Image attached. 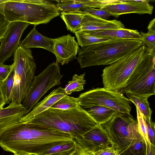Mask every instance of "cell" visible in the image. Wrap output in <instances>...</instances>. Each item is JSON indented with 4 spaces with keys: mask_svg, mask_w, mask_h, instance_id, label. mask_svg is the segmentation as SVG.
<instances>
[{
    "mask_svg": "<svg viewBox=\"0 0 155 155\" xmlns=\"http://www.w3.org/2000/svg\"><path fill=\"white\" fill-rule=\"evenodd\" d=\"M73 139L67 133L20 122L1 134L0 146L14 154L41 155L50 147Z\"/></svg>",
    "mask_w": 155,
    "mask_h": 155,
    "instance_id": "obj_1",
    "label": "cell"
},
{
    "mask_svg": "<svg viewBox=\"0 0 155 155\" xmlns=\"http://www.w3.org/2000/svg\"><path fill=\"white\" fill-rule=\"evenodd\" d=\"M25 123L67 133L74 138L98 124L79 104L66 110L49 108Z\"/></svg>",
    "mask_w": 155,
    "mask_h": 155,
    "instance_id": "obj_2",
    "label": "cell"
},
{
    "mask_svg": "<svg viewBox=\"0 0 155 155\" xmlns=\"http://www.w3.org/2000/svg\"><path fill=\"white\" fill-rule=\"evenodd\" d=\"M0 14L9 22L46 24L60 15L55 5L44 0H0Z\"/></svg>",
    "mask_w": 155,
    "mask_h": 155,
    "instance_id": "obj_3",
    "label": "cell"
},
{
    "mask_svg": "<svg viewBox=\"0 0 155 155\" xmlns=\"http://www.w3.org/2000/svg\"><path fill=\"white\" fill-rule=\"evenodd\" d=\"M143 45L140 40L112 39L81 47L77 61L81 68L109 65Z\"/></svg>",
    "mask_w": 155,
    "mask_h": 155,
    "instance_id": "obj_4",
    "label": "cell"
},
{
    "mask_svg": "<svg viewBox=\"0 0 155 155\" xmlns=\"http://www.w3.org/2000/svg\"><path fill=\"white\" fill-rule=\"evenodd\" d=\"M13 87L11 102L21 104L33 81L36 65L30 49L19 46L14 54Z\"/></svg>",
    "mask_w": 155,
    "mask_h": 155,
    "instance_id": "obj_5",
    "label": "cell"
},
{
    "mask_svg": "<svg viewBox=\"0 0 155 155\" xmlns=\"http://www.w3.org/2000/svg\"><path fill=\"white\" fill-rule=\"evenodd\" d=\"M147 51V48L143 45L106 67L101 75L104 87L118 91L122 89L146 54Z\"/></svg>",
    "mask_w": 155,
    "mask_h": 155,
    "instance_id": "obj_6",
    "label": "cell"
},
{
    "mask_svg": "<svg viewBox=\"0 0 155 155\" xmlns=\"http://www.w3.org/2000/svg\"><path fill=\"white\" fill-rule=\"evenodd\" d=\"M155 51L147 49L146 54L122 89V92L147 98L155 95Z\"/></svg>",
    "mask_w": 155,
    "mask_h": 155,
    "instance_id": "obj_7",
    "label": "cell"
},
{
    "mask_svg": "<svg viewBox=\"0 0 155 155\" xmlns=\"http://www.w3.org/2000/svg\"><path fill=\"white\" fill-rule=\"evenodd\" d=\"M101 125L107 132L111 146L119 154L139 132L137 121L130 114L116 112L109 120Z\"/></svg>",
    "mask_w": 155,
    "mask_h": 155,
    "instance_id": "obj_8",
    "label": "cell"
},
{
    "mask_svg": "<svg viewBox=\"0 0 155 155\" xmlns=\"http://www.w3.org/2000/svg\"><path fill=\"white\" fill-rule=\"evenodd\" d=\"M79 104L88 108L101 106L110 108L116 112L130 114V101L118 91L104 88L93 89L80 94Z\"/></svg>",
    "mask_w": 155,
    "mask_h": 155,
    "instance_id": "obj_9",
    "label": "cell"
},
{
    "mask_svg": "<svg viewBox=\"0 0 155 155\" xmlns=\"http://www.w3.org/2000/svg\"><path fill=\"white\" fill-rule=\"evenodd\" d=\"M63 76L58 64L55 62L50 64L38 75L35 76L31 86L21 103L26 110L25 115L31 110L49 90L61 83Z\"/></svg>",
    "mask_w": 155,
    "mask_h": 155,
    "instance_id": "obj_10",
    "label": "cell"
},
{
    "mask_svg": "<svg viewBox=\"0 0 155 155\" xmlns=\"http://www.w3.org/2000/svg\"><path fill=\"white\" fill-rule=\"evenodd\" d=\"M30 25L20 21L10 22L4 36L0 39V64H3L14 54L19 46L23 31Z\"/></svg>",
    "mask_w": 155,
    "mask_h": 155,
    "instance_id": "obj_11",
    "label": "cell"
},
{
    "mask_svg": "<svg viewBox=\"0 0 155 155\" xmlns=\"http://www.w3.org/2000/svg\"><path fill=\"white\" fill-rule=\"evenodd\" d=\"M74 140L84 150L92 153L110 146L111 144L106 130L99 124Z\"/></svg>",
    "mask_w": 155,
    "mask_h": 155,
    "instance_id": "obj_12",
    "label": "cell"
},
{
    "mask_svg": "<svg viewBox=\"0 0 155 155\" xmlns=\"http://www.w3.org/2000/svg\"><path fill=\"white\" fill-rule=\"evenodd\" d=\"M51 39V52L55 56L57 63L63 65L77 58L80 49L74 37L68 34Z\"/></svg>",
    "mask_w": 155,
    "mask_h": 155,
    "instance_id": "obj_13",
    "label": "cell"
},
{
    "mask_svg": "<svg viewBox=\"0 0 155 155\" xmlns=\"http://www.w3.org/2000/svg\"><path fill=\"white\" fill-rule=\"evenodd\" d=\"M150 0H120L118 3L108 4L102 9L110 15L116 18L120 15L131 13L140 15L148 14L151 15L153 6L150 4Z\"/></svg>",
    "mask_w": 155,
    "mask_h": 155,
    "instance_id": "obj_14",
    "label": "cell"
},
{
    "mask_svg": "<svg viewBox=\"0 0 155 155\" xmlns=\"http://www.w3.org/2000/svg\"><path fill=\"white\" fill-rule=\"evenodd\" d=\"M26 111L21 104L13 101L8 106L0 110V136L8 129L20 122Z\"/></svg>",
    "mask_w": 155,
    "mask_h": 155,
    "instance_id": "obj_15",
    "label": "cell"
},
{
    "mask_svg": "<svg viewBox=\"0 0 155 155\" xmlns=\"http://www.w3.org/2000/svg\"><path fill=\"white\" fill-rule=\"evenodd\" d=\"M81 24V28L80 31H94L125 28L124 25L120 21L104 20L87 14L84 15Z\"/></svg>",
    "mask_w": 155,
    "mask_h": 155,
    "instance_id": "obj_16",
    "label": "cell"
},
{
    "mask_svg": "<svg viewBox=\"0 0 155 155\" xmlns=\"http://www.w3.org/2000/svg\"><path fill=\"white\" fill-rule=\"evenodd\" d=\"M68 95L64 88L61 87L54 90L33 108L28 113L22 117L20 122L25 123L36 115L50 108L58 101Z\"/></svg>",
    "mask_w": 155,
    "mask_h": 155,
    "instance_id": "obj_17",
    "label": "cell"
},
{
    "mask_svg": "<svg viewBox=\"0 0 155 155\" xmlns=\"http://www.w3.org/2000/svg\"><path fill=\"white\" fill-rule=\"evenodd\" d=\"M56 5L60 12L80 9L87 8H102L106 5L112 4L114 0H57Z\"/></svg>",
    "mask_w": 155,
    "mask_h": 155,
    "instance_id": "obj_18",
    "label": "cell"
},
{
    "mask_svg": "<svg viewBox=\"0 0 155 155\" xmlns=\"http://www.w3.org/2000/svg\"><path fill=\"white\" fill-rule=\"evenodd\" d=\"M84 31L91 35L99 38L141 40L140 33L135 30L125 28Z\"/></svg>",
    "mask_w": 155,
    "mask_h": 155,
    "instance_id": "obj_19",
    "label": "cell"
},
{
    "mask_svg": "<svg viewBox=\"0 0 155 155\" xmlns=\"http://www.w3.org/2000/svg\"><path fill=\"white\" fill-rule=\"evenodd\" d=\"M34 26L25 38L19 45L26 49L41 48L51 52L52 41L51 38L45 36L40 33Z\"/></svg>",
    "mask_w": 155,
    "mask_h": 155,
    "instance_id": "obj_20",
    "label": "cell"
},
{
    "mask_svg": "<svg viewBox=\"0 0 155 155\" xmlns=\"http://www.w3.org/2000/svg\"><path fill=\"white\" fill-rule=\"evenodd\" d=\"M84 15L81 10L77 9L61 12L60 16L67 30L75 33L81 30V22Z\"/></svg>",
    "mask_w": 155,
    "mask_h": 155,
    "instance_id": "obj_21",
    "label": "cell"
},
{
    "mask_svg": "<svg viewBox=\"0 0 155 155\" xmlns=\"http://www.w3.org/2000/svg\"><path fill=\"white\" fill-rule=\"evenodd\" d=\"M86 110L95 121L102 124L109 120L113 117L116 111L104 106H97L87 108Z\"/></svg>",
    "mask_w": 155,
    "mask_h": 155,
    "instance_id": "obj_22",
    "label": "cell"
},
{
    "mask_svg": "<svg viewBox=\"0 0 155 155\" xmlns=\"http://www.w3.org/2000/svg\"><path fill=\"white\" fill-rule=\"evenodd\" d=\"M119 155H146V144L139 132L129 145Z\"/></svg>",
    "mask_w": 155,
    "mask_h": 155,
    "instance_id": "obj_23",
    "label": "cell"
},
{
    "mask_svg": "<svg viewBox=\"0 0 155 155\" xmlns=\"http://www.w3.org/2000/svg\"><path fill=\"white\" fill-rule=\"evenodd\" d=\"M126 95L130 101L135 104L145 119L148 121L151 120L152 111L150 107L148 98L130 94Z\"/></svg>",
    "mask_w": 155,
    "mask_h": 155,
    "instance_id": "obj_24",
    "label": "cell"
},
{
    "mask_svg": "<svg viewBox=\"0 0 155 155\" xmlns=\"http://www.w3.org/2000/svg\"><path fill=\"white\" fill-rule=\"evenodd\" d=\"M76 142L73 140L53 146L41 155H69L75 149Z\"/></svg>",
    "mask_w": 155,
    "mask_h": 155,
    "instance_id": "obj_25",
    "label": "cell"
},
{
    "mask_svg": "<svg viewBox=\"0 0 155 155\" xmlns=\"http://www.w3.org/2000/svg\"><path fill=\"white\" fill-rule=\"evenodd\" d=\"M75 34L78 45L81 47L89 46L113 39L96 37L87 34L84 31H77Z\"/></svg>",
    "mask_w": 155,
    "mask_h": 155,
    "instance_id": "obj_26",
    "label": "cell"
},
{
    "mask_svg": "<svg viewBox=\"0 0 155 155\" xmlns=\"http://www.w3.org/2000/svg\"><path fill=\"white\" fill-rule=\"evenodd\" d=\"M84 77L85 73L80 75L75 74L73 76L72 80L68 82L64 88L67 95L75 92L80 91L84 89V85L86 83Z\"/></svg>",
    "mask_w": 155,
    "mask_h": 155,
    "instance_id": "obj_27",
    "label": "cell"
},
{
    "mask_svg": "<svg viewBox=\"0 0 155 155\" xmlns=\"http://www.w3.org/2000/svg\"><path fill=\"white\" fill-rule=\"evenodd\" d=\"M14 72L13 69L7 78L1 82L2 92L7 103L11 102L10 96L14 85Z\"/></svg>",
    "mask_w": 155,
    "mask_h": 155,
    "instance_id": "obj_28",
    "label": "cell"
},
{
    "mask_svg": "<svg viewBox=\"0 0 155 155\" xmlns=\"http://www.w3.org/2000/svg\"><path fill=\"white\" fill-rule=\"evenodd\" d=\"M78 104V98L66 95L57 101L50 108L66 110Z\"/></svg>",
    "mask_w": 155,
    "mask_h": 155,
    "instance_id": "obj_29",
    "label": "cell"
},
{
    "mask_svg": "<svg viewBox=\"0 0 155 155\" xmlns=\"http://www.w3.org/2000/svg\"><path fill=\"white\" fill-rule=\"evenodd\" d=\"M148 32L140 33L143 45L149 50L155 51V28H147Z\"/></svg>",
    "mask_w": 155,
    "mask_h": 155,
    "instance_id": "obj_30",
    "label": "cell"
},
{
    "mask_svg": "<svg viewBox=\"0 0 155 155\" xmlns=\"http://www.w3.org/2000/svg\"><path fill=\"white\" fill-rule=\"evenodd\" d=\"M136 108L139 132L143 138L146 143V142H149L146 119L138 109L136 107Z\"/></svg>",
    "mask_w": 155,
    "mask_h": 155,
    "instance_id": "obj_31",
    "label": "cell"
},
{
    "mask_svg": "<svg viewBox=\"0 0 155 155\" xmlns=\"http://www.w3.org/2000/svg\"><path fill=\"white\" fill-rule=\"evenodd\" d=\"M84 14H89L107 20L110 16L109 13L102 8H87L81 9Z\"/></svg>",
    "mask_w": 155,
    "mask_h": 155,
    "instance_id": "obj_32",
    "label": "cell"
},
{
    "mask_svg": "<svg viewBox=\"0 0 155 155\" xmlns=\"http://www.w3.org/2000/svg\"><path fill=\"white\" fill-rule=\"evenodd\" d=\"M147 127V134L149 142L155 145V123L152 120L149 121L146 120Z\"/></svg>",
    "mask_w": 155,
    "mask_h": 155,
    "instance_id": "obj_33",
    "label": "cell"
},
{
    "mask_svg": "<svg viewBox=\"0 0 155 155\" xmlns=\"http://www.w3.org/2000/svg\"><path fill=\"white\" fill-rule=\"evenodd\" d=\"M13 64L7 65L0 64V82L4 80L13 68Z\"/></svg>",
    "mask_w": 155,
    "mask_h": 155,
    "instance_id": "obj_34",
    "label": "cell"
},
{
    "mask_svg": "<svg viewBox=\"0 0 155 155\" xmlns=\"http://www.w3.org/2000/svg\"><path fill=\"white\" fill-rule=\"evenodd\" d=\"M93 154L94 155H119L111 146L100 150Z\"/></svg>",
    "mask_w": 155,
    "mask_h": 155,
    "instance_id": "obj_35",
    "label": "cell"
},
{
    "mask_svg": "<svg viewBox=\"0 0 155 155\" xmlns=\"http://www.w3.org/2000/svg\"><path fill=\"white\" fill-rule=\"evenodd\" d=\"M10 23L0 14V39L4 36Z\"/></svg>",
    "mask_w": 155,
    "mask_h": 155,
    "instance_id": "obj_36",
    "label": "cell"
},
{
    "mask_svg": "<svg viewBox=\"0 0 155 155\" xmlns=\"http://www.w3.org/2000/svg\"><path fill=\"white\" fill-rule=\"evenodd\" d=\"M146 155H155V145L146 142Z\"/></svg>",
    "mask_w": 155,
    "mask_h": 155,
    "instance_id": "obj_37",
    "label": "cell"
},
{
    "mask_svg": "<svg viewBox=\"0 0 155 155\" xmlns=\"http://www.w3.org/2000/svg\"><path fill=\"white\" fill-rule=\"evenodd\" d=\"M1 85V82H0V110L4 108V107L6 103V101L2 92Z\"/></svg>",
    "mask_w": 155,
    "mask_h": 155,
    "instance_id": "obj_38",
    "label": "cell"
},
{
    "mask_svg": "<svg viewBox=\"0 0 155 155\" xmlns=\"http://www.w3.org/2000/svg\"><path fill=\"white\" fill-rule=\"evenodd\" d=\"M82 155H94L93 153L87 152L84 150Z\"/></svg>",
    "mask_w": 155,
    "mask_h": 155,
    "instance_id": "obj_39",
    "label": "cell"
},
{
    "mask_svg": "<svg viewBox=\"0 0 155 155\" xmlns=\"http://www.w3.org/2000/svg\"><path fill=\"white\" fill-rule=\"evenodd\" d=\"M69 155H77L74 152H72Z\"/></svg>",
    "mask_w": 155,
    "mask_h": 155,
    "instance_id": "obj_40",
    "label": "cell"
},
{
    "mask_svg": "<svg viewBox=\"0 0 155 155\" xmlns=\"http://www.w3.org/2000/svg\"><path fill=\"white\" fill-rule=\"evenodd\" d=\"M26 155L24 154H14L13 155Z\"/></svg>",
    "mask_w": 155,
    "mask_h": 155,
    "instance_id": "obj_41",
    "label": "cell"
}]
</instances>
